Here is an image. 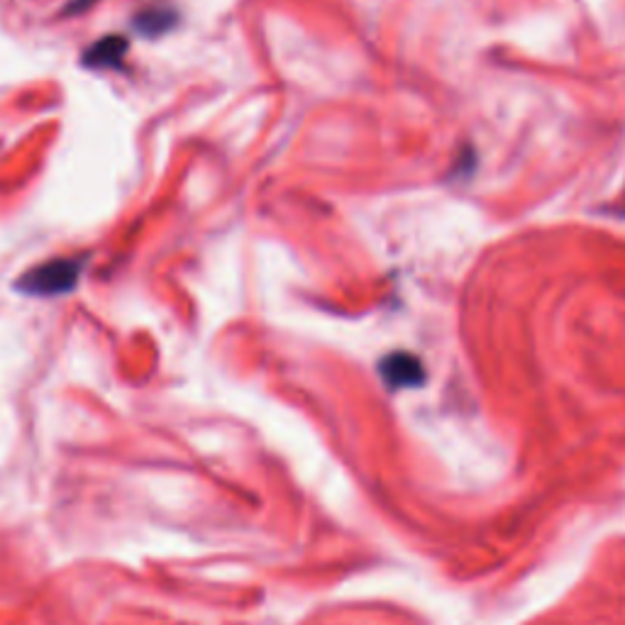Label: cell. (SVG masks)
<instances>
[{
    "instance_id": "1",
    "label": "cell",
    "mask_w": 625,
    "mask_h": 625,
    "mask_svg": "<svg viewBox=\"0 0 625 625\" xmlns=\"http://www.w3.org/2000/svg\"><path fill=\"white\" fill-rule=\"evenodd\" d=\"M83 274V262L79 256H61V260H49L44 264L32 266L28 274L18 279V289L28 296H67L79 286Z\"/></svg>"
},
{
    "instance_id": "2",
    "label": "cell",
    "mask_w": 625,
    "mask_h": 625,
    "mask_svg": "<svg viewBox=\"0 0 625 625\" xmlns=\"http://www.w3.org/2000/svg\"><path fill=\"white\" fill-rule=\"evenodd\" d=\"M379 374L391 389H415L425 382L423 362L409 352H394L379 364Z\"/></svg>"
},
{
    "instance_id": "3",
    "label": "cell",
    "mask_w": 625,
    "mask_h": 625,
    "mask_svg": "<svg viewBox=\"0 0 625 625\" xmlns=\"http://www.w3.org/2000/svg\"><path fill=\"white\" fill-rule=\"evenodd\" d=\"M128 49H130V44L122 34H105L103 40H98L89 49H85L83 64L89 69L115 71V69L122 67V61H125Z\"/></svg>"
},
{
    "instance_id": "4",
    "label": "cell",
    "mask_w": 625,
    "mask_h": 625,
    "mask_svg": "<svg viewBox=\"0 0 625 625\" xmlns=\"http://www.w3.org/2000/svg\"><path fill=\"white\" fill-rule=\"evenodd\" d=\"M174 22H177L174 12L162 10V8L144 10V12H140L138 18L132 20L134 30H138L140 34H147V37H157V34L171 30V28H174Z\"/></svg>"
},
{
    "instance_id": "5",
    "label": "cell",
    "mask_w": 625,
    "mask_h": 625,
    "mask_svg": "<svg viewBox=\"0 0 625 625\" xmlns=\"http://www.w3.org/2000/svg\"><path fill=\"white\" fill-rule=\"evenodd\" d=\"M91 3H95V0H73V6L71 8H85V6H91Z\"/></svg>"
}]
</instances>
